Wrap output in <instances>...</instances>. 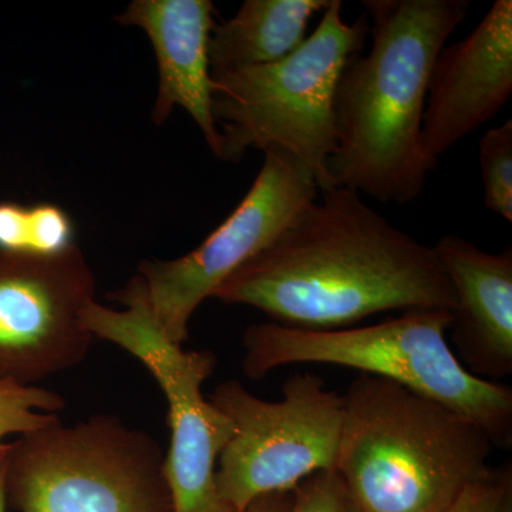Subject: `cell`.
<instances>
[{"mask_svg":"<svg viewBox=\"0 0 512 512\" xmlns=\"http://www.w3.org/2000/svg\"><path fill=\"white\" fill-rule=\"evenodd\" d=\"M453 313L404 312L365 328L308 330L256 323L244 332L242 372L261 380L278 367L319 363L384 377L473 420L494 446H512V389L471 375L447 342Z\"/></svg>","mask_w":512,"mask_h":512,"instance_id":"cell-4","label":"cell"},{"mask_svg":"<svg viewBox=\"0 0 512 512\" xmlns=\"http://www.w3.org/2000/svg\"><path fill=\"white\" fill-rule=\"evenodd\" d=\"M212 298L308 330L352 328L382 312L456 308L436 249L394 227L345 187L323 191L322 200L305 205Z\"/></svg>","mask_w":512,"mask_h":512,"instance_id":"cell-1","label":"cell"},{"mask_svg":"<svg viewBox=\"0 0 512 512\" xmlns=\"http://www.w3.org/2000/svg\"><path fill=\"white\" fill-rule=\"evenodd\" d=\"M456 296L451 339L471 375L495 382L512 375V249L481 251L458 235L434 245Z\"/></svg>","mask_w":512,"mask_h":512,"instance_id":"cell-13","label":"cell"},{"mask_svg":"<svg viewBox=\"0 0 512 512\" xmlns=\"http://www.w3.org/2000/svg\"><path fill=\"white\" fill-rule=\"evenodd\" d=\"M342 8L340 0H329L316 29L285 59L212 77L218 158L234 163L251 148H281L311 173L320 191L336 187L329 167L336 151V86L350 57L363 52L370 30L366 15L348 23Z\"/></svg>","mask_w":512,"mask_h":512,"instance_id":"cell-5","label":"cell"},{"mask_svg":"<svg viewBox=\"0 0 512 512\" xmlns=\"http://www.w3.org/2000/svg\"><path fill=\"white\" fill-rule=\"evenodd\" d=\"M214 13L211 0H136L116 20L144 30L156 52L154 123H165L175 107H181L218 157L221 136L212 114L215 84L208 55L212 29L217 25Z\"/></svg>","mask_w":512,"mask_h":512,"instance_id":"cell-12","label":"cell"},{"mask_svg":"<svg viewBox=\"0 0 512 512\" xmlns=\"http://www.w3.org/2000/svg\"><path fill=\"white\" fill-rule=\"evenodd\" d=\"M110 298L126 308L116 311L93 301L84 311V323L93 338L114 343L140 360L165 394L171 430L165 476L174 512H235L215 483L218 458L235 429L202 394V384L217 363L214 353L185 350L164 335L140 276Z\"/></svg>","mask_w":512,"mask_h":512,"instance_id":"cell-7","label":"cell"},{"mask_svg":"<svg viewBox=\"0 0 512 512\" xmlns=\"http://www.w3.org/2000/svg\"><path fill=\"white\" fill-rule=\"evenodd\" d=\"M210 402L235 429L215 474L218 493L235 512L262 495L288 493L319 471L335 470L343 397L322 377H289L278 402L227 380L215 387Z\"/></svg>","mask_w":512,"mask_h":512,"instance_id":"cell-8","label":"cell"},{"mask_svg":"<svg viewBox=\"0 0 512 512\" xmlns=\"http://www.w3.org/2000/svg\"><path fill=\"white\" fill-rule=\"evenodd\" d=\"M512 94V2L497 0L476 29L441 50L427 90L424 153L431 168L497 116Z\"/></svg>","mask_w":512,"mask_h":512,"instance_id":"cell-11","label":"cell"},{"mask_svg":"<svg viewBox=\"0 0 512 512\" xmlns=\"http://www.w3.org/2000/svg\"><path fill=\"white\" fill-rule=\"evenodd\" d=\"M468 0H366L372 47L350 57L336 86V151L330 174L384 204H409L433 170L424 153L427 90Z\"/></svg>","mask_w":512,"mask_h":512,"instance_id":"cell-2","label":"cell"},{"mask_svg":"<svg viewBox=\"0 0 512 512\" xmlns=\"http://www.w3.org/2000/svg\"><path fill=\"white\" fill-rule=\"evenodd\" d=\"M329 0H247L237 15L215 25L210 37L211 76L285 59L306 39L309 20Z\"/></svg>","mask_w":512,"mask_h":512,"instance_id":"cell-14","label":"cell"},{"mask_svg":"<svg viewBox=\"0 0 512 512\" xmlns=\"http://www.w3.org/2000/svg\"><path fill=\"white\" fill-rule=\"evenodd\" d=\"M480 168L485 208L512 222V120L481 137Z\"/></svg>","mask_w":512,"mask_h":512,"instance_id":"cell-17","label":"cell"},{"mask_svg":"<svg viewBox=\"0 0 512 512\" xmlns=\"http://www.w3.org/2000/svg\"><path fill=\"white\" fill-rule=\"evenodd\" d=\"M291 498L292 491L262 495L241 512H282L291 503Z\"/></svg>","mask_w":512,"mask_h":512,"instance_id":"cell-20","label":"cell"},{"mask_svg":"<svg viewBox=\"0 0 512 512\" xmlns=\"http://www.w3.org/2000/svg\"><path fill=\"white\" fill-rule=\"evenodd\" d=\"M446 512H512V467H490L468 485Z\"/></svg>","mask_w":512,"mask_h":512,"instance_id":"cell-18","label":"cell"},{"mask_svg":"<svg viewBox=\"0 0 512 512\" xmlns=\"http://www.w3.org/2000/svg\"><path fill=\"white\" fill-rule=\"evenodd\" d=\"M318 191L311 173L295 157L281 148H268L247 195L202 244L170 261H144L138 276L164 335L183 345L201 303L264 251L305 205L318 198Z\"/></svg>","mask_w":512,"mask_h":512,"instance_id":"cell-9","label":"cell"},{"mask_svg":"<svg viewBox=\"0 0 512 512\" xmlns=\"http://www.w3.org/2000/svg\"><path fill=\"white\" fill-rule=\"evenodd\" d=\"M6 493L19 512H174L160 444L113 416L12 441Z\"/></svg>","mask_w":512,"mask_h":512,"instance_id":"cell-6","label":"cell"},{"mask_svg":"<svg viewBox=\"0 0 512 512\" xmlns=\"http://www.w3.org/2000/svg\"><path fill=\"white\" fill-rule=\"evenodd\" d=\"M96 279L79 247L56 256L0 252V382L37 386L79 365L93 335Z\"/></svg>","mask_w":512,"mask_h":512,"instance_id":"cell-10","label":"cell"},{"mask_svg":"<svg viewBox=\"0 0 512 512\" xmlns=\"http://www.w3.org/2000/svg\"><path fill=\"white\" fill-rule=\"evenodd\" d=\"M64 400L52 390L40 386H22L0 382V451L6 447L5 439L22 436L50 426L60 420L57 412Z\"/></svg>","mask_w":512,"mask_h":512,"instance_id":"cell-16","label":"cell"},{"mask_svg":"<svg viewBox=\"0 0 512 512\" xmlns=\"http://www.w3.org/2000/svg\"><path fill=\"white\" fill-rule=\"evenodd\" d=\"M282 512H348L338 473L319 471L305 478L293 488L291 503Z\"/></svg>","mask_w":512,"mask_h":512,"instance_id":"cell-19","label":"cell"},{"mask_svg":"<svg viewBox=\"0 0 512 512\" xmlns=\"http://www.w3.org/2000/svg\"><path fill=\"white\" fill-rule=\"evenodd\" d=\"M342 397L335 471L348 512H446L490 470L488 434L430 397L365 373Z\"/></svg>","mask_w":512,"mask_h":512,"instance_id":"cell-3","label":"cell"},{"mask_svg":"<svg viewBox=\"0 0 512 512\" xmlns=\"http://www.w3.org/2000/svg\"><path fill=\"white\" fill-rule=\"evenodd\" d=\"M10 443L0 451V512H6L8 505V493H6V474H8Z\"/></svg>","mask_w":512,"mask_h":512,"instance_id":"cell-21","label":"cell"},{"mask_svg":"<svg viewBox=\"0 0 512 512\" xmlns=\"http://www.w3.org/2000/svg\"><path fill=\"white\" fill-rule=\"evenodd\" d=\"M73 247V220L63 208L55 204L25 207L16 202H0V252L56 256Z\"/></svg>","mask_w":512,"mask_h":512,"instance_id":"cell-15","label":"cell"}]
</instances>
